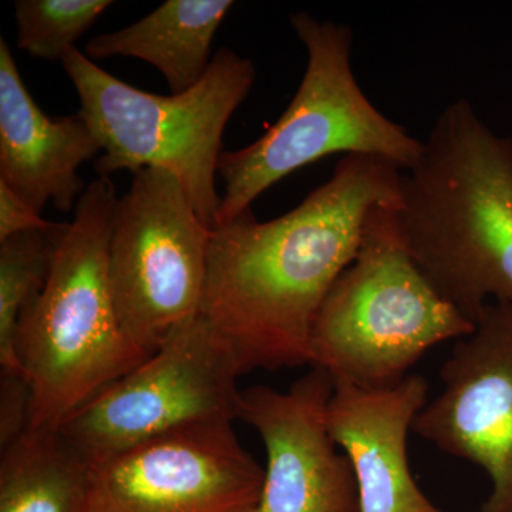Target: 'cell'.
<instances>
[{
	"label": "cell",
	"mask_w": 512,
	"mask_h": 512,
	"mask_svg": "<svg viewBox=\"0 0 512 512\" xmlns=\"http://www.w3.org/2000/svg\"><path fill=\"white\" fill-rule=\"evenodd\" d=\"M403 170L345 156L293 210L258 221L249 210L211 232L201 315L227 340L241 375L312 366L313 323L355 258L370 211L399 201Z\"/></svg>",
	"instance_id": "6da1fadb"
},
{
	"label": "cell",
	"mask_w": 512,
	"mask_h": 512,
	"mask_svg": "<svg viewBox=\"0 0 512 512\" xmlns=\"http://www.w3.org/2000/svg\"><path fill=\"white\" fill-rule=\"evenodd\" d=\"M396 218L420 271L470 322L488 303L512 305V138L466 99L441 111L403 171Z\"/></svg>",
	"instance_id": "7a4b0ae2"
},
{
	"label": "cell",
	"mask_w": 512,
	"mask_h": 512,
	"mask_svg": "<svg viewBox=\"0 0 512 512\" xmlns=\"http://www.w3.org/2000/svg\"><path fill=\"white\" fill-rule=\"evenodd\" d=\"M109 177L87 185L52 272L20 320L16 355L32 394V430H59L101 390L148 359L121 326L109 278L116 211Z\"/></svg>",
	"instance_id": "3957f363"
},
{
	"label": "cell",
	"mask_w": 512,
	"mask_h": 512,
	"mask_svg": "<svg viewBox=\"0 0 512 512\" xmlns=\"http://www.w3.org/2000/svg\"><path fill=\"white\" fill-rule=\"evenodd\" d=\"M396 205L370 211L355 258L313 323L312 367L326 370L335 382L389 389L434 346L474 330L413 261Z\"/></svg>",
	"instance_id": "277c9868"
},
{
	"label": "cell",
	"mask_w": 512,
	"mask_h": 512,
	"mask_svg": "<svg viewBox=\"0 0 512 512\" xmlns=\"http://www.w3.org/2000/svg\"><path fill=\"white\" fill-rule=\"evenodd\" d=\"M62 63L79 94V113L101 144L94 163L99 177L146 168L170 171L198 217L214 231L221 205L215 178L224 153L222 136L254 86V63L220 49L197 86L170 96L124 83L76 47Z\"/></svg>",
	"instance_id": "5b68a950"
},
{
	"label": "cell",
	"mask_w": 512,
	"mask_h": 512,
	"mask_svg": "<svg viewBox=\"0 0 512 512\" xmlns=\"http://www.w3.org/2000/svg\"><path fill=\"white\" fill-rule=\"evenodd\" d=\"M291 25L308 53L298 92L264 136L237 151H224L218 175L225 184L218 227L251 210V204L289 174L320 158L372 156L407 171L423 141L376 109L357 83L352 30L295 13Z\"/></svg>",
	"instance_id": "8992f818"
},
{
	"label": "cell",
	"mask_w": 512,
	"mask_h": 512,
	"mask_svg": "<svg viewBox=\"0 0 512 512\" xmlns=\"http://www.w3.org/2000/svg\"><path fill=\"white\" fill-rule=\"evenodd\" d=\"M133 175L114 211L109 278L124 332L151 356L178 325L201 315L212 231L173 173Z\"/></svg>",
	"instance_id": "52a82bcc"
},
{
	"label": "cell",
	"mask_w": 512,
	"mask_h": 512,
	"mask_svg": "<svg viewBox=\"0 0 512 512\" xmlns=\"http://www.w3.org/2000/svg\"><path fill=\"white\" fill-rule=\"evenodd\" d=\"M237 359L214 325L198 315L156 352L73 413L60 433L96 463L195 424L239 420Z\"/></svg>",
	"instance_id": "ba28073f"
},
{
	"label": "cell",
	"mask_w": 512,
	"mask_h": 512,
	"mask_svg": "<svg viewBox=\"0 0 512 512\" xmlns=\"http://www.w3.org/2000/svg\"><path fill=\"white\" fill-rule=\"evenodd\" d=\"M262 484L232 423L195 424L93 463L90 512H254Z\"/></svg>",
	"instance_id": "9c48e42d"
},
{
	"label": "cell",
	"mask_w": 512,
	"mask_h": 512,
	"mask_svg": "<svg viewBox=\"0 0 512 512\" xmlns=\"http://www.w3.org/2000/svg\"><path fill=\"white\" fill-rule=\"evenodd\" d=\"M443 390L413 433L483 468L493 490L481 512H512V305L491 302L440 369Z\"/></svg>",
	"instance_id": "30bf717a"
},
{
	"label": "cell",
	"mask_w": 512,
	"mask_h": 512,
	"mask_svg": "<svg viewBox=\"0 0 512 512\" xmlns=\"http://www.w3.org/2000/svg\"><path fill=\"white\" fill-rule=\"evenodd\" d=\"M332 393V376L320 367L286 392L242 390L239 420L258 431L266 453L254 512H360L353 468L329 430Z\"/></svg>",
	"instance_id": "8fae6325"
},
{
	"label": "cell",
	"mask_w": 512,
	"mask_h": 512,
	"mask_svg": "<svg viewBox=\"0 0 512 512\" xmlns=\"http://www.w3.org/2000/svg\"><path fill=\"white\" fill-rule=\"evenodd\" d=\"M429 399V383L409 375L389 389L333 380L328 423L353 468L360 512H446L414 481L407 436Z\"/></svg>",
	"instance_id": "7c38bea8"
},
{
	"label": "cell",
	"mask_w": 512,
	"mask_h": 512,
	"mask_svg": "<svg viewBox=\"0 0 512 512\" xmlns=\"http://www.w3.org/2000/svg\"><path fill=\"white\" fill-rule=\"evenodd\" d=\"M101 156L82 114L52 119L37 106L6 40L0 39V181L42 215L49 202L76 210L87 185L79 168Z\"/></svg>",
	"instance_id": "4fadbf2b"
},
{
	"label": "cell",
	"mask_w": 512,
	"mask_h": 512,
	"mask_svg": "<svg viewBox=\"0 0 512 512\" xmlns=\"http://www.w3.org/2000/svg\"><path fill=\"white\" fill-rule=\"evenodd\" d=\"M234 6L231 0H168L127 28L93 37L86 56L143 60L163 74L171 94L188 92L210 69L212 42Z\"/></svg>",
	"instance_id": "5bb4252c"
},
{
	"label": "cell",
	"mask_w": 512,
	"mask_h": 512,
	"mask_svg": "<svg viewBox=\"0 0 512 512\" xmlns=\"http://www.w3.org/2000/svg\"><path fill=\"white\" fill-rule=\"evenodd\" d=\"M93 464L59 430L29 429L3 448L0 512H90Z\"/></svg>",
	"instance_id": "9a60e30c"
},
{
	"label": "cell",
	"mask_w": 512,
	"mask_h": 512,
	"mask_svg": "<svg viewBox=\"0 0 512 512\" xmlns=\"http://www.w3.org/2000/svg\"><path fill=\"white\" fill-rule=\"evenodd\" d=\"M69 222L20 232L0 242V366L22 373L16 339L20 320L39 298L52 272Z\"/></svg>",
	"instance_id": "2e32d148"
},
{
	"label": "cell",
	"mask_w": 512,
	"mask_h": 512,
	"mask_svg": "<svg viewBox=\"0 0 512 512\" xmlns=\"http://www.w3.org/2000/svg\"><path fill=\"white\" fill-rule=\"evenodd\" d=\"M111 0H18V46L29 56L60 60L111 8Z\"/></svg>",
	"instance_id": "e0dca14e"
},
{
	"label": "cell",
	"mask_w": 512,
	"mask_h": 512,
	"mask_svg": "<svg viewBox=\"0 0 512 512\" xmlns=\"http://www.w3.org/2000/svg\"><path fill=\"white\" fill-rule=\"evenodd\" d=\"M32 394L20 373L0 372V450L19 440L30 426Z\"/></svg>",
	"instance_id": "ac0fdd59"
},
{
	"label": "cell",
	"mask_w": 512,
	"mask_h": 512,
	"mask_svg": "<svg viewBox=\"0 0 512 512\" xmlns=\"http://www.w3.org/2000/svg\"><path fill=\"white\" fill-rule=\"evenodd\" d=\"M50 221L43 220L39 212L19 197L12 188L0 181V242L20 232L45 228Z\"/></svg>",
	"instance_id": "d6986e66"
}]
</instances>
